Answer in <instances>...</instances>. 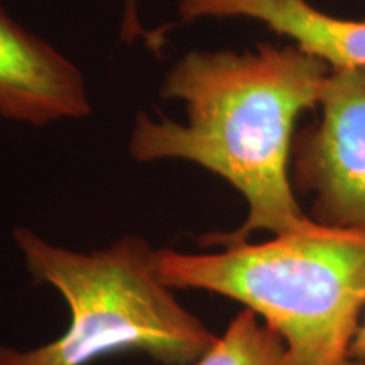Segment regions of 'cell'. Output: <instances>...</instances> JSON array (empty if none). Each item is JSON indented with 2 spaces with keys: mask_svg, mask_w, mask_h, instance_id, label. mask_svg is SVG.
<instances>
[{
  "mask_svg": "<svg viewBox=\"0 0 365 365\" xmlns=\"http://www.w3.org/2000/svg\"><path fill=\"white\" fill-rule=\"evenodd\" d=\"M120 41L125 44L145 43L153 49H159L164 43V36L159 31H149L140 17V0H122L120 29H118Z\"/></svg>",
  "mask_w": 365,
  "mask_h": 365,
  "instance_id": "8",
  "label": "cell"
},
{
  "mask_svg": "<svg viewBox=\"0 0 365 365\" xmlns=\"http://www.w3.org/2000/svg\"><path fill=\"white\" fill-rule=\"evenodd\" d=\"M85 75L66 54L19 24L0 4V117L27 125L91 113Z\"/></svg>",
  "mask_w": 365,
  "mask_h": 365,
  "instance_id": "5",
  "label": "cell"
},
{
  "mask_svg": "<svg viewBox=\"0 0 365 365\" xmlns=\"http://www.w3.org/2000/svg\"><path fill=\"white\" fill-rule=\"evenodd\" d=\"M346 359L364 360L365 362V313H362L357 330H355L352 344H350L349 349V357Z\"/></svg>",
  "mask_w": 365,
  "mask_h": 365,
  "instance_id": "9",
  "label": "cell"
},
{
  "mask_svg": "<svg viewBox=\"0 0 365 365\" xmlns=\"http://www.w3.org/2000/svg\"><path fill=\"white\" fill-rule=\"evenodd\" d=\"M182 22L245 17L331 68H365V21L341 19L307 0H178Z\"/></svg>",
  "mask_w": 365,
  "mask_h": 365,
  "instance_id": "6",
  "label": "cell"
},
{
  "mask_svg": "<svg viewBox=\"0 0 365 365\" xmlns=\"http://www.w3.org/2000/svg\"><path fill=\"white\" fill-rule=\"evenodd\" d=\"M14 240L34 279L65 298L70 325L38 349L0 345V365H90L124 352L191 365L217 344L215 333L159 279L156 250L139 237L90 254L59 247L26 227L14 230Z\"/></svg>",
  "mask_w": 365,
  "mask_h": 365,
  "instance_id": "3",
  "label": "cell"
},
{
  "mask_svg": "<svg viewBox=\"0 0 365 365\" xmlns=\"http://www.w3.org/2000/svg\"><path fill=\"white\" fill-rule=\"evenodd\" d=\"M331 68L296 44L254 51H190L164 75L161 97L185 108L182 122L139 113L129 137L137 163L186 161L227 181L247 203V218L220 245L318 225L296 202L291 158L296 120L318 107Z\"/></svg>",
  "mask_w": 365,
  "mask_h": 365,
  "instance_id": "1",
  "label": "cell"
},
{
  "mask_svg": "<svg viewBox=\"0 0 365 365\" xmlns=\"http://www.w3.org/2000/svg\"><path fill=\"white\" fill-rule=\"evenodd\" d=\"M318 107L294 137L291 181L313 222L365 235V68H333Z\"/></svg>",
  "mask_w": 365,
  "mask_h": 365,
  "instance_id": "4",
  "label": "cell"
},
{
  "mask_svg": "<svg viewBox=\"0 0 365 365\" xmlns=\"http://www.w3.org/2000/svg\"><path fill=\"white\" fill-rule=\"evenodd\" d=\"M210 254L156 250L171 289L239 301L279 335L281 365H340L365 309V235L318 225Z\"/></svg>",
  "mask_w": 365,
  "mask_h": 365,
  "instance_id": "2",
  "label": "cell"
},
{
  "mask_svg": "<svg viewBox=\"0 0 365 365\" xmlns=\"http://www.w3.org/2000/svg\"><path fill=\"white\" fill-rule=\"evenodd\" d=\"M284 344L250 309L232 319L217 344L191 365H281Z\"/></svg>",
  "mask_w": 365,
  "mask_h": 365,
  "instance_id": "7",
  "label": "cell"
},
{
  "mask_svg": "<svg viewBox=\"0 0 365 365\" xmlns=\"http://www.w3.org/2000/svg\"><path fill=\"white\" fill-rule=\"evenodd\" d=\"M340 365H365L364 360H354V359H345Z\"/></svg>",
  "mask_w": 365,
  "mask_h": 365,
  "instance_id": "10",
  "label": "cell"
}]
</instances>
